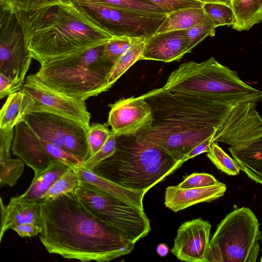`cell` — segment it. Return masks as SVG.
<instances>
[{
    "mask_svg": "<svg viewBox=\"0 0 262 262\" xmlns=\"http://www.w3.org/2000/svg\"><path fill=\"white\" fill-rule=\"evenodd\" d=\"M35 103L90 126L91 115L84 100L69 97L42 83L35 74L28 76L21 89Z\"/></svg>",
    "mask_w": 262,
    "mask_h": 262,
    "instance_id": "obj_11",
    "label": "cell"
},
{
    "mask_svg": "<svg viewBox=\"0 0 262 262\" xmlns=\"http://www.w3.org/2000/svg\"><path fill=\"white\" fill-rule=\"evenodd\" d=\"M217 27L209 19L185 30L187 39V53L208 36H213Z\"/></svg>",
    "mask_w": 262,
    "mask_h": 262,
    "instance_id": "obj_33",
    "label": "cell"
},
{
    "mask_svg": "<svg viewBox=\"0 0 262 262\" xmlns=\"http://www.w3.org/2000/svg\"><path fill=\"white\" fill-rule=\"evenodd\" d=\"M116 143L117 136L112 132L107 141L101 148L84 161L81 166L92 171L98 163L111 156L115 152Z\"/></svg>",
    "mask_w": 262,
    "mask_h": 262,
    "instance_id": "obj_35",
    "label": "cell"
},
{
    "mask_svg": "<svg viewBox=\"0 0 262 262\" xmlns=\"http://www.w3.org/2000/svg\"><path fill=\"white\" fill-rule=\"evenodd\" d=\"M91 20L113 37L147 38L165 20L166 14H150L72 0Z\"/></svg>",
    "mask_w": 262,
    "mask_h": 262,
    "instance_id": "obj_9",
    "label": "cell"
},
{
    "mask_svg": "<svg viewBox=\"0 0 262 262\" xmlns=\"http://www.w3.org/2000/svg\"><path fill=\"white\" fill-rule=\"evenodd\" d=\"M25 163L20 158L10 159L0 163L1 186L13 187L24 172Z\"/></svg>",
    "mask_w": 262,
    "mask_h": 262,
    "instance_id": "obj_30",
    "label": "cell"
},
{
    "mask_svg": "<svg viewBox=\"0 0 262 262\" xmlns=\"http://www.w3.org/2000/svg\"><path fill=\"white\" fill-rule=\"evenodd\" d=\"M112 132L108 129L107 124L96 123L90 125L87 135L90 157L101 148Z\"/></svg>",
    "mask_w": 262,
    "mask_h": 262,
    "instance_id": "obj_34",
    "label": "cell"
},
{
    "mask_svg": "<svg viewBox=\"0 0 262 262\" xmlns=\"http://www.w3.org/2000/svg\"><path fill=\"white\" fill-rule=\"evenodd\" d=\"M163 90L204 96L262 101V90L244 82L237 73L225 67L213 57L202 62L190 61L180 64L171 72Z\"/></svg>",
    "mask_w": 262,
    "mask_h": 262,
    "instance_id": "obj_6",
    "label": "cell"
},
{
    "mask_svg": "<svg viewBox=\"0 0 262 262\" xmlns=\"http://www.w3.org/2000/svg\"><path fill=\"white\" fill-rule=\"evenodd\" d=\"M35 101L22 90L8 96L0 112V128H11L24 120Z\"/></svg>",
    "mask_w": 262,
    "mask_h": 262,
    "instance_id": "obj_21",
    "label": "cell"
},
{
    "mask_svg": "<svg viewBox=\"0 0 262 262\" xmlns=\"http://www.w3.org/2000/svg\"><path fill=\"white\" fill-rule=\"evenodd\" d=\"M78 176L73 168L62 174L42 196L40 202L55 198L61 194L73 191L79 184Z\"/></svg>",
    "mask_w": 262,
    "mask_h": 262,
    "instance_id": "obj_28",
    "label": "cell"
},
{
    "mask_svg": "<svg viewBox=\"0 0 262 262\" xmlns=\"http://www.w3.org/2000/svg\"><path fill=\"white\" fill-rule=\"evenodd\" d=\"M202 8L206 15L216 27L232 26L235 20L232 8L220 3H204Z\"/></svg>",
    "mask_w": 262,
    "mask_h": 262,
    "instance_id": "obj_29",
    "label": "cell"
},
{
    "mask_svg": "<svg viewBox=\"0 0 262 262\" xmlns=\"http://www.w3.org/2000/svg\"><path fill=\"white\" fill-rule=\"evenodd\" d=\"M24 120L40 139L63 149L69 135L89 128L77 120L36 103Z\"/></svg>",
    "mask_w": 262,
    "mask_h": 262,
    "instance_id": "obj_12",
    "label": "cell"
},
{
    "mask_svg": "<svg viewBox=\"0 0 262 262\" xmlns=\"http://www.w3.org/2000/svg\"><path fill=\"white\" fill-rule=\"evenodd\" d=\"M261 233L254 212L242 207L227 214L210 239L207 262H255Z\"/></svg>",
    "mask_w": 262,
    "mask_h": 262,
    "instance_id": "obj_7",
    "label": "cell"
},
{
    "mask_svg": "<svg viewBox=\"0 0 262 262\" xmlns=\"http://www.w3.org/2000/svg\"><path fill=\"white\" fill-rule=\"evenodd\" d=\"M152 121L137 135L160 146L183 163L189 152L213 137L231 147L243 146L262 135L257 103L215 98L162 88L142 95Z\"/></svg>",
    "mask_w": 262,
    "mask_h": 262,
    "instance_id": "obj_1",
    "label": "cell"
},
{
    "mask_svg": "<svg viewBox=\"0 0 262 262\" xmlns=\"http://www.w3.org/2000/svg\"><path fill=\"white\" fill-rule=\"evenodd\" d=\"M156 252L161 257L166 256L169 252L167 245L164 243L159 244L156 247Z\"/></svg>",
    "mask_w": 262,
    "mask_h": 262,
    "instance_id": "obj_43",
    "label": "cell"
},
{
    "mask_svg": "<svg viewBox=\"0 0 262 262\" xmlns=\"http://www.w3.org/2000/svg\"><path fill=\"white\" fill-rule=\"evenodd\" d=\"M41 140L54 162L62 163L71 168L81 165L82 162L74 155L62 148L42 139Z\"/></svg>",
    "mask_w": 262,
    "mask_h": 262,
    "instance_id": "obj_36",
    "label": "cell"
},
{
    "mask_svg": "<svg viewBox=\"0 0 262 262\" xmlns=\"http://www.w3.org/2000/svg\"><path fill=\"white\" fill-rule=\"evenodd\" d=\"M183 163L136 134L117 137L115 152L92 171L127 189L147 191Z\"/></svg>",
    "mask_w": 262,
    "mask_h": 262,
    "instance_id": "obj_4",
    "label": "cell"
},
{
    "mask_svg": "<svg viewBox=\"0 0 262 262\" xmlns=\"http://www.w3.org/2000/svg\"><path fill=\"white\" fill-rule=\"evenodd\" d=\"M145 39L144 38L139 39L114 64L108 79L111 86L132 66L140 60Z\"/></svg>",
    "mask_w": 262,
    "mask_h": 262,
    "instance_id": "obj_25",
    "label": "cell"
},
{
    "mask_svg": "<svg viewBox=\"0 0 262 262\" xmlns=\"http://www.w3.org/2000/svg\"><path fill=\"white\" fill-rule=\"evenodd\" d=\"M235 20L232 28L248 31L262 20V0H231Z\"/></svg>",
    "mask_w": 262,
    "mask_h": 262,
    "instance_id": "obj_24",
    "label": "cell"
},
{
    "mask_svg": "<svg viewBox=\"0 0 262 262\" xmlns=\"http://www.w3.org/2000/svg\"><path fill=\"white\" fill-rule=\"evenodd\" d=\"M211 225L199 217L182 223L171 252L181 261L207 262Z\"/></svg>",
    "mask_w": 262,
    "mask_h": 262,
    "instance_id": "obj_13",
    "label": "cell"
},
{
    "mask_svg": "<svg viewBox=\"0 0 262 262\" xmlns=\"http://www.w3.org/2000/svg\"><path fill=\"white\" fill-rule=\"evenodd\" d=\"M207 153L208 158L221 171L229 176H236L239 173L241 169L235 160L225 152L217 142H213L210 144Z\"/></svg>",
    "mask_w": 262,
    "mask_h": 262,
    "instance_id": "obj_27",
    "label": "cell"
},
{
    "mask_svg": "<svg viewBox=\"0 0 262 262\" xmlns=\"http://www.w3.org/2000/svg\"><path fill=\"white\" fill-rule=\"evenodd\" d=\"M209 19L202 7H189L179 9L168 13L154 34L187 30Z\"/></svg>",
    "mask_w": 262,
    "mask_h": 262,
    "instance_id": "obj_23",
    "label": "cell"
},
{
    "mask_svg": "<svg viewBox=\"0 0 262 262\" xmlns=\"http://www.w3.org/2000/svg\"><path fill=\"white\" fill-rule=\"evenodd\" d=\"M150 14H166L157 6L143 0H78Z\"/></svg>",
    "mask_w": 262,
    "mask_h": 262,
    "instance_id": "obj_26",
    "label": "cell"
},
{
    "mask_svg": "<svg viewBox=\"0 0 262 262\" xmlns=\"http://www.w3.org/2000/svg\"><path fill=\"white\" fill-rule=\"evenodd\" d=\"M32 59L16 13L1 7L0 73L24 85Z\"/></svg>",
    "mask_w": 262,
    "mask_h": 262,
    "instance_id": "obj_10",
    "label": "cell"
},
{
    "mask_svg": "<svg viewBox=\"0 0 262 262\" xmlns=\"http://www.w3.org/2000/svg\"><path fill=\"white\" fill-rule=\"evenodd\" d=\"M188 39L185 30L153 34L146 38L140 60L170 62L187 54Z\"/></svg>",
    "mask_w": 262,
    "mask_h": 262,
    "instance_id": "obj_16",
    "label": "cell"
},
{
    "mask_svg": "<svg viewBox=\"0 0 262 262\" xmlns=\"http://www.w3.org/2000/svg\"><path fill=\"white\" fill-rule=\"evenodd\" d=\"M110 106L107 124L117 137L136 135L152 122L151 107L142 95L120 99Z\"/></svg>",
    "mask_w": 262,
    "mask_h": 262,
    "instance_id": "obj_14",
    "label": "cell"
},
{
    "mask_svg": "<svg viewBox=\"0 0 262 262\" xmlns=\"http://www.w3.org/2000/svg\"><path fill=\"white\" fill-rule=\"evenodd\" d=\"M212 139L213 137H210L194 147L187 155L185 159V162L201 154L207 152L210 144L212 143Z\"/></svg>",
    "mask_w": 262,
    "mask_h": 262,
    "instance_id": "obj_42",
    "label": "cell"
},
{
    "mask_svg": "<svg viewBox=\"0 0 262 262\" xmlns=\"http://www.w3.org/2000/svg\"><path fill=\"white\" fill-rule=\"evenodd\" d=\"M69 168V166L62 163H53L45 170L34 176L28 189L18 196V199L28 202H40L42 196Z\"/></svg>",
    "mask_w": 262,
    "mask_h": 262,
    "instance_id": "obj_22",
    "label": "cell"
},
{
    "mask_svg": "<svg viewBox=\"0 0 262 262\" xmlns=\"http://www.w3.org/2000/svg\"><path fill=\"white\" fill-rule=\"evenodd\" d=\"M74 192L94 215L127 240L135 244L150 231L143 210L86 182L79 181Z\"/></svg>",
    "mask_w": 262,
    "mask_h": 262,
    "instance_id": "obj_8",
    "label": "cell"
},
{
    "mask_svg": "<svg viewBox=\"0 0 262 262\" xmlns=\"http://www.w3.org/2000/svg\"><path fill=\"white\" fill-rule=\"evenodd\" d=\"M40 207V202H25L18 196L11 198L5 206L1 198L0 241L5 232L14 226L29 223L38 224Z\"/></svg>",
    "mask_w": 262,
    "mask_h": 262,
    "instance_id": "obj_18",
    "label": "cell"
},
{
    "mask_svg": "<svg viewBox=\"0 0 262 262\" xmlns=\"http://www.w3.org/2000/svg\"><path fill=\"white\" fill-rule=\"evenodd\" d=\"M226 186L224 183L207 187L181 188L169 186L166 189L165 206L177 212L201 202H210L224 195Z\"/></svg>",
    "mask_w": 262,
    "mask_h": 262,
    "instance_id": "obj_17",
    "label": "cell"
},
{
    "mask_svg": "<svg viewBox=\"0 0 262 262\" xmlns=\"http://www.w3.org/2000/svg\"><path fill=\"white\" fill-rule=\"evenodd\" d=\"M201 2L203 3H220L226 5L231 8V0H194Z\"/></svg>",
    "mask_w": 262,
    "mask_h": 262,
    "instance_id": "obj_44",
    "label": "cell"
},
{
    "mask_svg": "<svg viewBox=\"0 0 262 262\" xmlns=\"http://www.w3.org/2000/svg\"><path fill=\"white\" fill-rule=\"evenodd\" d=\"M72 3V0H0L1 7L14 12L28 11L47 6L67 4Z\"/></svg>",
    "mask_w": 262,
    "mask_h": 262,
    "instance_id": "obj_31",
    "label": "cell"
},
{
    "mask_svg": "<svg viewBox=\"0 0 262 262\" xmlns=\"http://www.w3.org/2000/svg\"><path fill=\"white\" fill-rule=\"evenodd\" d=\"M12 154L21 159L31 168L36 176L47 169L54 162L41 139L23 120L14 127L11 148Z\"/></svg>",
    "mask_w": 262,
    "mask_h": 262,
    "instance_id": "obj_15",
    "label": "cell"
},
{
    "mask_svg": "<svg viewBox=\"0 0 262 262\" xmlns=\"http://www.w3.org/2000/svg\"><path fill=\"white\" fill-rule=\"evenodd\" d=\"M260 261L261 262H262V259H260Z\"/></svg>",
    "mask_w": 262,
    "mask_h": 262,
    "instance_id": "obj_46",
    "label": "cell"
},
{
    "mask_svg": "<svg viewBox=\"0 0 262 262\" xmlns=\"http://www.w3.org/2000/svg\"><path fill=\"white\" fill-rule=\"evenodd\" d=\"M163 10L166 13L189 7H202L203 3L194 0H143Z\"/></svg>",
    "mask_w": 262,
    "mask_h": 262,
    "instance_id": "obj_38",
    "label": "cell"
},
{
    "mask_svg": "<svg viewBox=\"0 0 262 262\" xmlns=\"http://www.w3.org/2000/svg\"><path fill=\"white\" fill-rule=\"evenodd\" d=\"M261 245H262V233H261ZM262 259V246H261V257L260 259Z\"/></svg>",
    "mask_w": 262,
    "mask_h": 262,
    "instance_id": "obj_45",
    "label": "cell"
},
{
    "mask_svg": "<svg viewBox=\"0 0 262 262\" xmlns=\"http://www.w3.org/2000/svg\"><path fill=\"white\" fill-rule=\"evenodd\" d=\"M40 242L48 253L82 262L110 261L130 254L135 243L94 215L74 191L40 202Z\"/></svg>",
    "mask_w": 262,
    "mask_h": 262,
    "instance_id": "obj_2",
    "label": "cell"
},
{
    "mask_svg": "<svg viewBox=\"0 0 262 262\" xmlns=\"http://www.w3.org/2000/svg\"><path fill=\"white\" fill-rule=\"evenodd\" d=\"M140 38H142L113 37L105 43L104 57L115 64L119 58Z\"/></svg>",
    "mask_w": 262,
    "mask_h": 262,
    "instance_id": "obj_32",
    "label": "cell"
},
{
    "mask_svg": "<svg viewBox=\"0 0 262 262\" xmlns=\"http://www.w3.org/2000/svg\"><path fill=\"white\" fill-rule=\"evenodd\" d=\"M14 136V128H0V163L11 158L10 150Z\"/></svg>",
    "mask_w": 262,
    "mask_h": 262,
    "instance_id": "obj_39",
    "label": "cell"
},
{
    "mask_svg": "<svg viewBox=\"0 0 262 262\" xmlns=\"http://www.w3.org/2000/svg\"><path fill=\"white\" fill-rule=\"evenodd\" d=\"M221 183L212 174L194 172L187 176L181 183L178 185V186L181 188H200Z\"/></svg>",
    "mask_w": 262,
    "mask_h": 262,
    "instance_id": "obj_37",
    "label": "cell"
},
{
    "mask_svg": "<svg viewBox=\"0 0 262 262\" xmlns=\"http://www.w3.org/2000/svg\"><path fill=\"white\" fill-rule=\"evenodd\" d=\"M23 85L0 73V98L2 99L21 90Z\"/></svg>",
    "mask_w": 262,
    "mask_h": 262,
    "instance_id": "obj_40",
    "label": "cell"
},
{
    "mask_svg": "<svg viewBox=\"0 0 262 262\" xmlns=\"http://www.w3.org/2000/svg\"><path fill=\"white\" fill-rule=\"evenodd\" d=\"M79 181L90 184L99 190L121 199L143 210V199L146 190L127 189L108 180L98 176L82 166L73 167Z\"/></svg>",
    "mask_w": 262,
    "mask_h": 262,
    "instance_id": "obj_19",
    "label": "cell"
},
{
    "mask_svg": "<svg viewBox=\"0 0 262 262\" xmlns=\"http://www.w3.org/2000/svg\"><path fill=\"white\" fill-rule=\"evenodd\" d=\"M15 13L32 58L40 63L89 49L113 37L73 2Z\"/></svg>",
    "mask_w": 262,
    "mask_h": 262,
    "instance_id": "obj_3",
    "label": "cell"
},
{
    "mask_svg": "<svg viewBox=\"0 0 262 262\" xmlns=\"http://www.w3.org/2000/svg\"><path fill=\"white\" fill-rule=\"evenodd\" d=\"M228 150L240 169L262 185V135L246 145L230 146Z\"/></svg>",
    "mask_w": 262,
    "mask_h": 262,
    "instance_id": "obj_20",
    "label": "cell"
},
{
    "mask_svg": "<svg viewBox=\"0 0 262 262\" xmlns=\"http://www.w3.org/2000/svg\"><path fill=\"white\" fill-rule=\"evenodd\" d=\"M11 229L15 231L21 237H31L36 236L40 233L41 229L39 224L33 223L15 225Z\"/></svg>",
    "mask_w": 262,
    "mask_h": 262,
    "instance_id": "obj_41",
    "label": "cell"
},
{
    "mask_svg": "<svg viewBox=\"0 0 262 262\" xmlns=\"http://www.w3.org/2000/svg\"><path fill=\"white\" fill-rule=\"evenodd\" d=\"M103 43L40 63L35 75L48 87L69 97L85 100L108 90L114 64L105 58Z\"/></svg>",
    "mask_w": 262,
    "mask_h": 262,
    "instance_id": "obj_5",
    "label": "cell"
}]
</instances>
